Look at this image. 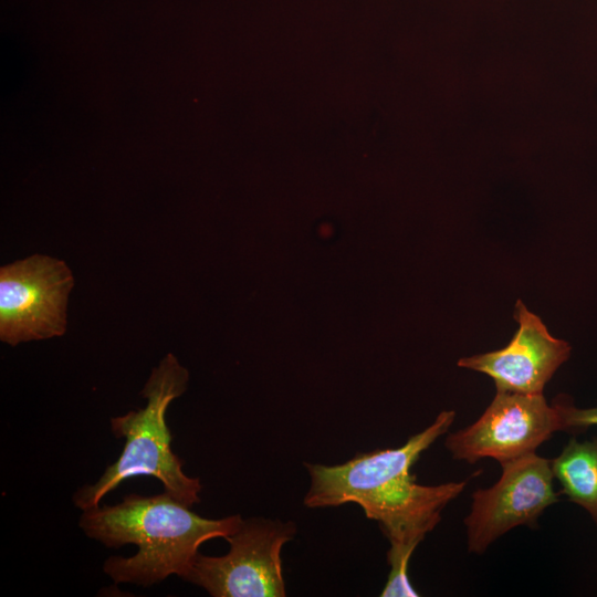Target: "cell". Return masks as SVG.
Instances as JSON below:
<instances>
[{"instance_id":"cell-7","label":"cell","mask_w":597,"mask_h":597,"mask_svg":"<svg viewBox=\"0 0 597 597\" xmlns=\"http://www.w3.org/2000/svg\"><path fill=\"white\" fill-rule=\"evenodd\" d=\"M501 467L495 484L472 493L471 511L464 520L471 553L481 554L510 530L531 525L558 501L551 460L533 452Z\"/></svg>"},{"instance_id":"cell-6","label":"cell","mask_w":597,"mask_h":597,"mask_svg":"<svg viewBox=\"0 0 597 597\" xmlns=\"http://www.w3.org/2000/svg\"><path fill=\"white\" fill-rule=\"evenodd\" d=\"M556 431H565L562 415L543 394L496 391L475 422L448 434L446 447L455 460L502 463L535 452Z\"/></svg>"},{"instance_id":"cell-2","label":"cell","mask_w":597,"mask_h":597,"mask_svg":"<svg viewBox=\"0 0 597 597\" xmlns=\"http://www.w3.org/2000/svg\"><path fill=\"white\" fill-rule=\"evenodd\" d=\"M242 522L240 514L202 517L164 492L129 494L116 505L84 510L78 524L86 536L106 547L137 545L138 552L130 557H108L103 570L116 584L151 586L170 575L184 578L202 543L227 538Z\"/></svg>"},{"instance_id":"cell-1","label":"cell","mask_w":597,"mask_h":597,"mask_svg":"<svg viewBox=\"0 0 597 597\" xmlns=\"http://www.w3.org/2000/svg\"><path fill=\"white\" fill-rule=\"evenodd\" d=\"M452 410L442 411L421 432L395 449L358 453L337 465L305 463L311 485L304 498L307 507L359 505L365 515L379 523L390 543V566L383 597H416L408 579V563L426 534L441 520L446 505L459 496L468 480L439 485H421L411 467L454 420Z\"/></svg>"},{"instance_id":"cell-10","label":"cell","mask_w":597,"mask_h":597,"mask_svg":"<svg viewBox=\"0 0 597 597\" xmlns=\"http://www.w3.org/2000/svg\"><path fill=\"white\" fill-rule=\"evenodd\" d=\"M554 402L562 415L565 431L575 432L584 430L590 426H597V407L580 409L567 404L565 399Z\"/></svg>"},{"instance_id":"cell-8","label":"cell","mask_w":597,"mask_h":597,"mask_svg":"<svg viewBox=\"0 0 597 597\" xmlns=\"http://www.w3.org/2000/svg\"><path fill=\"white\" fill-rule=\"evenodd\" d=\"M519 329L502 349L459 359L458 366L490 376L496 391L543 394L546 383L570 354L565 341L553 337L541 318L517 301Z\"/></svg>"},{"instance_id":"cell-5","label":"cell","mask_w":597,"mask_h":597,"mask_svg":"<svg viewBox=\"0 0 597 597\" xmlns=\"http://www.w3.org/2000/svg\"><path fill=\"white\" fill-rule=\"evenodd\" d=\"M74 286L69 265L33 254L0 269V339L11 346L62 336Z\"/></svg>"},{"instance_id":"cell-4","label":"cell","mask_w":597,"mask_h":597,"mask_svg":"<svg viewBox=\"0 0 597 597\" xmlns=\"http://www.w3.org/2000/svg\"><path fill=\"white\" fill-rule=\"evenodd\" d=\"M296 534L292 521L243 520L226 540L223 556H196L184 579L213 597H283L286 595L281 552Z\"/></svg>"},{"instance_id":"cell-3","label":"cell","mask_w":597,"mask_h":597,"mask_svg":"<svg viewBox=\"0 0 597 597\" xmlns=\"http://www.w3.org/2000/svg\"><path fill=\"white\" fill-rule=\"evenodd\" d=\"M188 381V370L174 354H167L142 390L146 406L111 419L113 433L125 439L123 452L94 484L74 493L76 507L84 511L98 506L106 493L137 475L158 479L165 492L189 507L200 502L202 484L198 478L185 474L184 461L171 450V433L166 422L169 404L186 391Z\"/></svg>"},{"instance_id":"cell-9","label":"cell","mask_w":597,"mask_h":597,"mask_svg":"<svg viewBox=\"0 0 597 597\" xmlns=\"http://www.w3.org/2000/svg\"><path fill=\"white\" fill-rule=\"evenodd\" d=\"M551 463L562 492L585 509L597 524V438L572 439Z\"/></svg>"}]
</instances>
